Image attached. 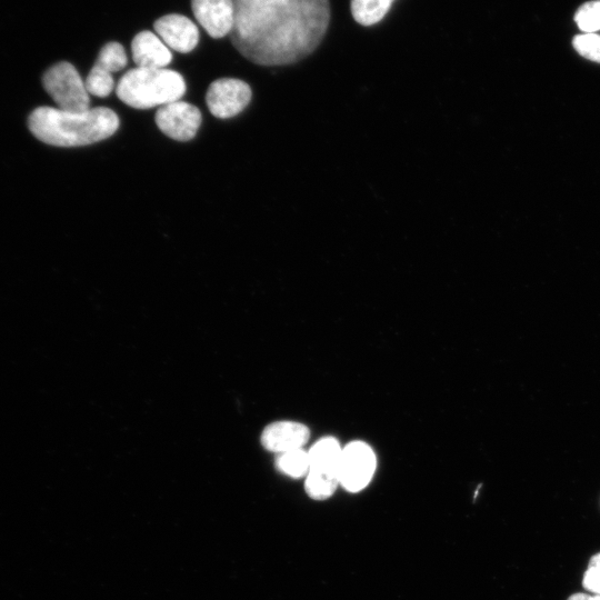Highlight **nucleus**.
Instances as JSON below:
<instances>
[{
	"mask_svg": "<svg viewBox=\"0 0 600 600\" xmlns=\"http://www.w3.org/2000/svg\"><path fill=\"white\" fill-rule=\"evenodd\" d=\"M309 438L310 431L307 426L294 421H277L263 429L261 443L267 450L281 453L302 449Z\"/></svg>",
	"mask_w": 600,
	"mask_h": 600,
	"instance_id": "obj_10",
	"label": "nucleus"
},
{
	"mask_svg": "<svg viewBox=\"0 0 600 600\" xmlns=\"http://www.w3.org/2000/svg\"><path fill=\"white\" fill-rule=\"evenodd\" d=\"M154 119L158 128L169 138L189 141L201 124V112L196 106L178 100L161 106Z\"/></svg>",
	"mask_w": 600,
	"mask_h": 600,
	"instance_id": "obj_7",
	"label": "nucleus"
},
{
	"mask_svg": "<svg viewBox=\"0 0 600 600\" xmlns=\"http://www.w3.org/2000/svg\"><path fill=\"white\" fill-rule=\"evenodd\" d=\"M394 0H351L353 19L362 26H371L383 19Z\"/></svg>",
	"mask_w": 600,
	"mask_h": 600,
	"instance_id": "obj_13",
	"label": "nucleus"
},
{
	"mask_svg": "<svg viewBox=\"0 0 600 600\" xmlns=\"http://www.w3.org/2000/svg\"><path fill=\"white\" fill-rule=\"evenodd\" d=\"M131 52L138 68L162 69L172 60V54L164 42L148 30L139 32L133 38Z\"/></svg>",
	"mask_w": 600,
	"mask_h": 600,
	"instance_id": "obj_11",
	"label": "nucleus"
},
{
	"mask_svg": "<svg viewBox=\"0 0 600 600\" xmlns=\"http://www.w3.org/2000/svg\"><path fill=\"white\" fill-rule=\"evenodd\" d=\"M250 100L249 84L234 78H221L213 81L206 94L209 111L220 119L237 116L248 106Z\"/></svg>",
	"mask_w": 600,
	"mask_h": 600,
	"instance_id": "obj_6",
	"label": "nucleus"
},
{
	"mask_svg": "<svg viewBox=\"0 0 600 600\" xmlns=\"http://www.w3.org/2000/svg\"><path fill=\"white\" fill-rule=\"evenodd\" d=\"M568 600H592V597L584 593H574L570 596Z\"/></svg>",
	"mask_w": 600,
	"mask_h": 600,
	"instance_id": "obj_21",
	"label": "nucleus"
},
{
	"mask_svg": "<svg viewBox=\"0 0 600 600\" xmlns=\"http://www.w3.org/2000/svg\"><path fill=\"white\" fill-rule=\"evenodd\" d=\"M592 600H600V596L592 597Z\"/></svg>",
	"mask_w": 600,
	"mask_h": 600,
	"instance_id": "obj_22",
	"label": "nucleus"
},
{
	"mask_svg": "<svg viewBox=\"0 0 600 600\" xmlns=\"http://www.w3.org/2000/svg\"><path fill=\"white\" fill-rule=\"evenodd\" d=\"M574 20L582 33H597V31H600V0L582 4L578 9Z\"/></svg>",
	"mask_w": 600,
	"mask_h": 600,
	"instance_id": "obj_18",
	"label": "nucleus"
},
{
	"mask_svg": "<svg viewBox=\"0 0 600 600\" xmlns=\"http://www.w3.org/2000/svg\"><path fill=\"white\" fill-rule=\"evenodd\" d=\"M340 486L337 476L309 471L306 476L304 490L309 498L318 501L329 499Z\"/></svg>",
	"mask_w": 600,
	"mask_h": 600,
	"instance_id": "obj_15",
	"label": "nucleus"
},
{
	"mask_svg": "<svg viewBox=\"0 0 600 600\" xmlns=\"http://www.w3.org/2000/svg\"><path fill=\"white\" fill-rule=\"evenodd\" d=\"M377 460L372 449L362 441H353L342 449L339 466L340 486L349 492L364 489L376 471Z\"/></svg>",
	"mask_w": 600,
	"mask_h": 600,
	"instance_id": "obj_5",
	"label": "nucleus"
},
{
	"mask_svg": "<svg viewBox=\"0 0 600 600\" xmlns=\"http://www.w3.org/2000/svg\"><path fill=\"white\" fill-rule=\"evenodd\" d=\"M341 453L342 448L337 439L332 437L320 439L308 451L309 471L337 476L339 478Z\"/></svg>",
	"mask_w": 600,
	"mask_h": 600,
	"instance_id": "obj_12",
	"label": "nucleus"
},
{
	"mask_svg": "<svg viewBox=\"0 0 600 600\" xmlns=\"http://www.w3.org/2000/svg\"><path fill=\"white\" fill-rule=\"evenodd\" d=\"M233 47L260 66H283L309 56L330 20L329 0H233Z\"/></svg>",
	"mask_w": 600,
	"mask_h": 600,
	"instance_id": "obj_1",
	"label": "nucleus"
},
{
	"mask_svg": "<svg viewBox=\"0 0 600 600\" xmlns=\"http://www.w3.org/2000/svg\"><path fill=\"white\" fill-rule=\"evenodd\" d=\"M42 84L57 108L72 112L90 109L86 84L70 62L61 61L50 67L42 76Z\"/></svg>",
	"mask_w": 600,
	"mask_h": 600,
	"instance_id": "obj_4",
	"label": "nucleus"
},
{
	"mask_svg": "<svg viewBox=\"0 0 600 600\" xmlns=\"http://www.w3.org/2000/svg\"><path fill=\"white\" fill-rule=\"evenodd\" d=\"M573 47L583 58L600 63V34H578L573 38Z\"/></svg>",
	"mask_w": 600,
	"mask_h": 600,
	"instance_id": "obj_19",
	"label": "nucleus"
},
{
	"mask_svg": "<svg viewBox=\"0 0 600 600\" xmlns=\"http://www.w3.org/2000/svg\"><path fill=\"white\" fill-rule=\"evenodd\" d=\"M582 584L587 590L600 596V552L590 559Z\"/></svg>",
	"mask_w": 600,
	"mask_h": 600,
	"instance_id": "obj_20",
	"label": "nucleus"
},
{
	"mask_svg": "<svg viewBox=\"0 0 600 600\" xmlns=\"http://www.w3.org/2000/svg\"><path fill=\"white\" fill-rule=\"evenodd\" d=\"M197 21L212 38L229 34L234 18L233 0H191Z\"/></svg>",
	"mask_w": 600,
	"mask_h": 600,
	"instance_id": "obj_9",
	"label": "nucleus"
},
{
	"mask_svg": "<svg viewBox=\"0 0 600 600\" xmlns=\"http://www.w3.org/2000/svg\"><path fill=\"white\" fill-rule=\"evenodd\" d=\"M28 128L47 144L79 147L112 136L119 128V118L113 110L104 107L72 112L43 106L30 113Z\"/></svg>",
	"mask_w": 600,
	"mask_h": 600,
	"instance_id": "obj_2",
	"label": "nucleus"
},
{
	"mask_svg": "<svg viewBox=\"0 0 600 600\" xmlns=\"http://www.w3.org/2000/svg\"><path fill=\"white\" fill-rule=\"evenodd\" d=\"M116 92L126 104L136 109H149L180 100L186 92V82L173 70L137 67L121 77Z\"/></svg>",
	"mask_w": 600,
	"mask_h": 600,
	"instance_id": "obj_3",
	"label": "nucleus"
},
{
	"mask_svg": "<svg viewBox=\"0 0 600 600\" xmlns=\"http://www.w3.org/2000/svg\"><path fill=\"white\" fill-rule=\"evenodd\" d=\"M94 64L110 73L123 69L127 64L123 46L116 41L108 42L101 48Z\"/></svg>",
	"mask_w": 600,
	"mask_h": 600,
	"instance_id": "obj_16",
	"label": "nucleus"
},
{
	"mask_svg": "<svg viewBox=\"0 0 600 600\" xmlns=\"http://www.w3.org/2000/svg\"><path fill=\"white\" fill-rule=\"evenodd\" d=\"M277 469L291 478H302L309 472L310 463L308 452L302 449L278 453L276 457Z\"/></svg>",
	"mask_w": 600,
	"mask_h": 600,
	"instance_id": "obj_14",
	"label": "nucleus"
},
{
	"mask_svg": "<svg viewBox=\"0 0 600 600\" xmlns=\"http://www.w3.org/2000/svg\"><path fill=\"white\" fill-rule=\"evenodd\" d=\"M153 28L164 44L178 52H190L198 44V28L184 16L177 13L163 16L154 21Z\"/></svg>",
	"mask_w": 600,
	"mask_h": 600,
	"instance_id": "obj_8",
	"label": "nucleus"
},
{
	"mask_svg": "<svg viewBox=\"0 0 600 600\" xmlns=\"http://www.w3.org/2000/svg\"><path fill=\"white\" fill-rule=\"evenodd\" d=\"M84 84L89 94L104 98L113 90L114 81L110 72L93 64Z\"/></svg>",
	"mask_w": 600,
	"mask_h": 600,
	"instance_id": "obj_17",
	"label": "nucleus"
}]
</instances>
